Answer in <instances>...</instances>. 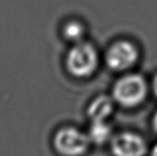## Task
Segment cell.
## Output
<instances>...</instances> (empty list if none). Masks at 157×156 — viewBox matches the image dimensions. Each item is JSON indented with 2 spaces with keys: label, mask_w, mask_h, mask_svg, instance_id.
I'll list each match as a JSON object with an SVG mask.
<instances>
[{
  "label": "cell",
  "mask_w": 157,
  "mask_h": 156,
  "mask_svg": "<svg viewBox=\"0 0 157 156\" xmlns=\"http://www.w3.org/2000/svg\"><path fill=\"white\" fill-rule=\"evenodd\" d=\"M99 56L97 48L86 40L69 45L63 57V67L67 74L76 80L90 78L98 70Z\"/></svg>",
  "instance_id": "obj_1"
},
{
  "label": "cell",
  "mask_w": 157,
  "mask_h": 156,
  "mask_svg": "<svg viewBox=\"0 0 157 156\" xmlns=\"http://www.w3.org/2000/svg\"><path fill=\"white\" fill-rule=\"evenodd\" d=\"M113 97L121 106L132 108L139 105L146 95V84L137 74L121 78L113 87Z\"/></svg>",
  "instance_id": "obj_2"
},
{
  "label": "cell",
  "mask_w": 157,
  "mask_h": 156,
  "mask_svg": "<svg viewBox=\"0 0 157 156\" xmlns=\"http://www.w3.org/2000/svg\"><path fill=\"white\" fill-rule=\"evenodd\" d=\"M90 138L77 129L63 128L55 134L53 143L57 152L64 156H80L89 146Z\"/></svg>",
  "instance_id": "obj_3"
},
{
  "label": "cell",
  "mask_w": 157,
  "mask_h": 156,
  "mask_svg": "<svg viewBox=\"0 0 157 156\" xmlns=\"http://www.w3.org/2000/svg\"><path fill=\"white\" fill-rule=\"evenodd\" d=\"M136 48L129 41L115 42L107 51L105 60L107 65L114 71H123L131 67L137 59Z\"/></svg>",
  "instance_id": "obj_4"
},
{
  "label": "cell",
  "mask_w": 157,
  "mask_h": 156,
  "mask_svg": "<svg viewBox=\"0 0 157 156\" xmlns=\"http://www.w3.org/2000/svg\"><path fill=\"white\" fill-rule=\"evenodd\" d=\"M111 151L115 156H144L147 147L141 136L132 132H122L113 138Z\"/></svg>",
  "instance_id": "obj_5"
},
{
  "label": "cell",
  "mask_w": 157,
  "mask_h": 156,
  "mask_svg": "<svg viewBox=\"0 0 157 156\" xmlns=\"http://www.w3.org/2000/svg\"><path fill=\"white\" fill-rule=\"evenodd\" d=\"M60 35L69 45L84 41L86 35V24L78 17H68L60 26Z\"/></svg>",
  "instance_id": "obj_6"
},
{
  "label": "cell",
  "mask_w": 157,
  "mask_h": 156,
  "mask_svg": "<svg viewBox=\"0 0 157 156\" xmlns=\"http://www.w3.org/2000/svg\"><path fill=\"white\" fill-rule=\"evenodd\" d=\"M113 110L112 100L106 96H99L88 106L87 115L92 121L105 120Z\"/></svg>",
  "instance_id": "obj_7"
},
{
  "label": "cell",
  "mask_w": 157,
  "mask_h": 156,
  "mask_svg": "<svg viewBox=\"0 0 157 156\" xmlns=\"http://www.w3.org/2000/svg\"><path fill=\"white\" fill-rule=\"evenodd\" d=\"M111 130L110 127L106 123L105 120L93 121L90 129L89 138L96 143H105L110 136Z\"/></svg>",
  "instance_id": "obj_8"
},
{
  "label": "cell",
  "mask_w": 157,
  "mask_h": 156,
  "mask_svg": "<svg viewBox=\"0 0 157 156\" xmlns=\"http://www.w3.org/2000/svg\"><path fill=\"white\" fill-rule=\"evenodd\" d=\"M153 88H154V92L155 95L157 97V76H155V80H154V84H153Z\"/></svg>",
  "instance_id": "obj_9"
},
{
  "label": "cell",
  "mask_w": 157,
  "mask_h": 156,
  "mask_svg": "<svg viewBox=\"0 0 157 156\" xmlns=\"http://www.w3.org/2000/svg\"><path fill=\"white\" fill-rule=\"evenodd\" d=\"M153 124H154V128L155 130L157 131V112L155 113V117H154V121H153Z\"/></svg>",
  "instance_id": "obj_10"
},
{
  "label": "cell",
  "mask_w": 157,
  "mask_h": 156,
  "mask_svg": "<svg viewBox=\"0 0 157 156\" xmlns=\"http://www.w3.org/2000/svg\"><path fill=\"white\" fill-rule=\"evenodd\" d=\"M151 156H157V144L153 148L152 153H151Z\"/></svg>",
  "instance_id": "obj_11"
}]
</instances>
